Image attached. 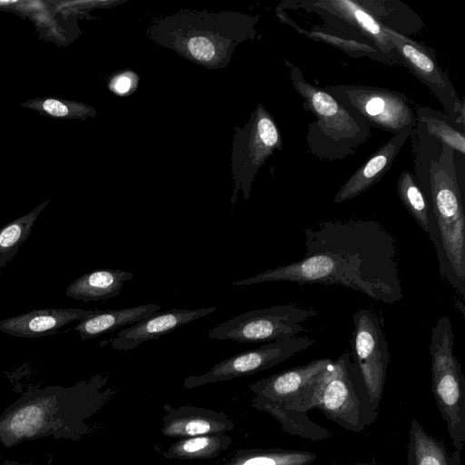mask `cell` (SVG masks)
<instances>
[{
  "label": "cell",
  "instance_id": "1",
  "mask_svg": "<svg viewBox=\"0 0 465 465\" xmlns=\"http://www.w3.org/2000/svg\"><path fill=\"white\" fill-rule=\"evenodd\" d=\"M304 255L294 262L238 280L233 286L266 282L341 285L390 305L403 298L396 240L380 222L327 220L304 230Z\"/></svg>",
  "mask_w": 465,
  "mask_h": 465
},
{
  "label": "cell",
  "instance_id": "2",
  "mask_svg": "<svg viewBox=\"0 0 465 465\" xmlns=\"http://www.w3.org/2000/svg\"><path fill=\"white\" fill-rule=\"evenodd\" d=\"M261 15L235 11L209 12L183 9L153 18L147 37L207 69L229 65L236 47L257 35Z\"/></svg>",
  "mask_w": 465,
  "mask_h": 465
},
{
  "label": "cell",
  "instance_id": "3",
  "mask_svg": "<svg viewBox=\"0 0 465 465\" xmlns=\"http://www.w3.org/2000/svg\"><path fill=\"white\" fill-rule=\"evenodd\" d=\"M428 203V232L436 252L439 272L461 299H465V213L454 165V151L443 145L431 162Z\"/></svg>",
  "mask_w": 465,
  "mask_h": 465
},
{
  "label": "cell",
  "instance_id": "4",
  "mask_svg": "<svg viewBox=\"0 0 465 465\" xmlns=\"http://www.w3.org/2000/svg\"><path fill=\"white\" fill-rule=\"evenodd\" d=\"M76 388L27 391L0 414V444L10 448L42 438L73 439L78 423Z\"/></svg>",
  "mask_w": 465,
  "mask_h": 465
},
{
  "label": "cell",
  "instance_id": "5",
  "mask_svg": "<svg viewBox=\"0 0 465 465\" xmlns=\"http://www.w3.org/2000/svg\"><path fill=\"white\" fill-rule=\"evenodd\" d=\"M302 106L315 121L308 125L305 135L311 153L321 160H344L371 136V127L351 114L323 88L309 83L300 67L283 60Z\"/></svg>",
  "mask_w": 465,
  "mask_h": 465
},
{
  "label": "cell",
  "instance_id": "6",
  "mask_svg": "<svg viewBox=\"0 0 465 465\" xmlns=\"http://www.w3.org/2000/svg\"><path fill=\"white\" fill-rule=\"evenodd\" d=\"M332 361L314 360L262 380L253 390L274 409L288 432L313 440L327 439L329 431L311 420L307 413L312 409L313 385Z\"/></svg>",
  "mask_w": 465,
  "mask_h": 465
},
{
  "label": "cell",
  "instance_id": "7",
  "mask_svg": "<svg viewBox=\"0 0 465 465\" xmlns=\"http://www.w3.org/2000/svg\"><path fill=\"white\" fill-rule=\"evenodd\" d=\"M312 406L354 432L364 430L378 418V408L371 401L349 352L333 361L318 378L313 385Z\"/></svg>",
  "mask_w": 465,
  "mask_h": 465
},
{
  "label": "cell",
  "instance_id": "8",
  "mask_svg": "<svg viewBox=\"0 0 465 465\" xmlns=\"http://www.w3.org/2000/svg\"><path fill=\"white\" fill-rule=\"evenodd\" d=\"M453 345L451 321L440 316L431 329L429 345L432 392L451 442L460 450L465 442V377Z\"/></svg>",
  "mask_w": 465,
  "mask_h": 465
},
{
  "label": "cell",
  "instance_id": "9",
  "mask_svg": "<svg viewBox=\"0 0 465 465\" xmlns=\"http://www.w3.org/2000/svg\"><path fill=\"white\" fill-rule=\"evenodd\" d=\"M282 149L280 130L271 113L261 103L252 111L243 127H235L231 155L232 208L240 190L244 200L250 198L252 183L259 169L275 151Z\"/></svg>",
  "mask_w": 465,
  "mask_h": 465
},
{
  "label": "cell",
  "instance_id": "10",
  "mask_svg": "<svg viewBox=\"0 0 465 465\" xmlns=\"http://www.w3.org/2000/svg\"><path fill=\"white\" fill-rule=\"evenodd\" d=\"M319 312L296 303L248 311L223 322L208 332L210 340L272 342L307 331L302 324Z\"/></svg>",
  "mask_w": 465,
  "mask_h": 465
},
{
  "label": "cell",
  "instance_id": "11",
  "mask_svg": "<svg viewBox=\"0 0 465 465\" xmlns=\"http://www.w3.org/2000/svg\"><path fill=\"white\" fill-rule=\"evenodd\" d=\"M323 89L371 128L394 135L407 126L416 124L414 112L402 93L361 84H334Z\"/></svg>",
  "mask_w": 465,
  "mask_h": 465
},
{
  "label": "cell",
  "instance_id": "12",
  "mask_svg": "<svg viewBox=\"0 0 465 465\" xmlns=\"http://www.w3.org/2000/svg\"><path fill=\"white\" fill-rule=\"evenodd\" d=\"M351 360L373 405L381 400L390 351L380 316L371 309L353 314Z\"/></svg>",
  "mask_w": 465,
  "mask_h": 465
},
{
  "label": "cell",
  "instance_id": "13",
  "mask_svg": "<svg viewBox=\"0 0 465 465\" xmlns=\"http://www.w3.org/2000/svg\"><path fill=\"white\" fill-rule=\"evenodd\" d=\"M385 34L394 46L401 66H405L435 95L447 114L465 124V105L447 74L439 65L434 51L410 36L384 25Z\"/></svg>",
  "mask_w": 465,
  "mask_h": 465
},
{
  "label": "cell",
  "instance_id": "14",
  "mask_svg": "<svg viewBox=\"0 0 465 465\" xmlns=\"http://www.w3.org/2000/svg\"><path fill=\"white\" fill-rule=\"evenodd\" d=\"M281 4L287 6L292 5V8L297 6L296 8L299 7L307 12H313L322 19V24L314 25L310 29H305L291 19L283 10L277 7L276 16L278 19L282 23L292 27L300 35H305L316 42H322L333 46L352 58L367 57L386 65H400L398 62L380 51L356 29L342 23L325 11L308 5L306 0L286 1Z\"/></svg>",
  "mask_w": 465,
  "mask_h": 465
},
{
  "label": "cell",
  "instance_id": "15",
  "mask_svg": "<svg viewBox=\"0 0 465 465\" xmlns=\"http://www.w3.org/2000/svg\"><path fill=\"white\" fill-rule=\"evenodd\" d=\"M314 340L302 335L267 342L215 364L207 373L185 380L187 387L224 381L269 369L312 346Z\"/></svg>",
  "mask_w": 465,
  "mask_h": 465
},
{
  "label": "cell",
  "instance_id": "16",
  "mask_svg": "<svg viewBox=\"0 0 465 465\" xmlns=\"http://www.w3.org/2000/svg\"><path fill=\"white\" fill-rule=\"evenodd\" d=\"M215 311V307H208L200 309L174 308L161 312H157L121 330L115 337L110 339V342L115 350L128 351L146 341L158 339L182 325L203 318Z\"/></svg>",
  "mask_w": 465,
  "mask_h": 465
},
{
  "label": "cell",
  "instance_id": "17",
  "mask_svg": "<svg viewBox=\"0 0 465 465\" xmlns=\"http://www.w3.org/2000/svg\"><path fill=\"white\" fill-rule=\"evenodd\" d=\"M414 126H407L381 145L340 187L333 198L335 203L353 199L378 183L391 169Z\"/></svg>",
  "mask_w": 465,
  "mask_h": 465
},
{
  "label": "cell",
  "instance_id": "18",
  "mask_svg": "<svg viewBox=\"0 0 465 465\" xmlns=\"http://www.w3.org/2000/svg\"><path fill=\"white\" fill-rule=\"evenodd\" d=\"M98 309L54 308L32 310L0 321V331L20 338H38L54 334L75 321L94 314Z\"/></svg>",
  "mask_w": 465,
  "mask_h": 465
},
{
  "label": "cell",
  "instance_id": "19",
  "mask_svg": "<svg viewBox=\"0 0 465 465\" xmlns=\"http://www.w3.org/2000/svg\"><path fill=\"white\" fill-rule=\"evenodd\" d=\"M306 2L356 29L380 51L398 62L401 66L399 55L382 25L357 0H306Z\"/></svg>",
  "mask_w": 465,
  "mask_h": 465
},
{
  "label": "cell",
  "instance_id": "20",
  "mask_svg": "<svg viewBox=\"0 0 465 465\" xmlns=\"http://www.w3.org/2000/svg\"><path fill=\"white\" fill-rule=\"evenodd\" d=\"M134 278L130 272L103 269L87 272L73 281L65 295L84 302H105L118 296L123 284Z\"/></svg>",
  "mask_w": 465,
  "mask_h": 465
},
{
  "label": "cell",
  "instance_id": "21",
  "mask_svg": "<svg viewBox=\"0 0 465 465\" xmlns=\"http://www.w3.org/2000/svg\"><path fill=\"white\" fill-rule=\"evenodd\" d=\"M161 307L154 303L143 304L118 310H100L79 322L74 328L82 341L94 339L125 325H133L159 312Z\"/></svg>",
  "mask_w": 465,
  "mask_h": 465
},
{
  "label": "cell",
  "instance_id": "22",
  "mask_svg": "<svg viewBox=\"0 0 465 465\" xmlns=\"http://www.w3.org/2000/svg\"><path fill=\"white\" fill-rule=\"evenodd\" d=\"M381 25L410 36L423 27L422 19L409 6L396 0H357Z\"/></svg>",
  "mask_w": 465,
  "mask_h": 465
},
{
  "label": "cell",
  "instance_id": "23",
  "mask_svg": "<svg viewBox=\"0 0 465 465\" xmlns=\"http://www.w3.org/2000/svg\"><path fill=\"white\" fill-rule=\"evenodd\" d=\"M414 115L417 121L425 124L427 133L442 145L465 153V124L458 123L446 113L426 106H417Z\"/></svg>",
  "mask_w": 465,
  "mask_h": 465
},
{
  "label": "cell",
  "instance_id": "24",
  "mask_svg": "<svg viewBox=\"0 0 465 465\" xmlns=\"http://www.w3.org/2000/svg\"><path fill=\"white\" fill-rule=\"evenodd\" d=\"M49 202L50 200L47 199L28 213L10 222L0 229V270L14 260L20 246L30 236L39 214Z\"/></svg>",
  "mask_w": 465,
  "mask_h": 465
},
{
  "label": "cell",
  "instance_id": "25",
  "mask_svg": "<svg viewBox=\"0 0 465 465\" xmlns=\"http://www.w3.org/2000/svg\"><path fill=\"white\" fill-rule=\"evenodd\" d=\"M398 196L415 220L417 224L428 232V203L414 175L410 171H402L397 180Z\"/></svg>",
  "mask_w": 465,
  "mask_h": 465
},
{
  "label": "cell",
  "instance_id": "26",
  "mask_svg": "<svg viewBox=\"0 0 465 465\" xmlns=\"http://www.w3.org/2000/svg\"><path fill=\"white\" fill-rule=\"evenodd\" d=\"M410 435L415 465H448L444 445L428 434L416 420L411 421Z\"/></svg>",
  "mask_w": 465,
  "mask_h": 465
},
{
  "label": "cell",
  "instance_id": "27",
  "mask_svg": "<svg viewBox=\"0 0 465 465\" xmlns=\"http://www.w3.org/2000/svg\"><path fill=\"white\" fill-rule=\"evenodd\" d=\"M22 105L59 119H86L96 114L94 108L83 103L54 98L32 99Z\"/></svg>",
  "mask_w": 465,
  "mask_h": 465
},
{
  "label": "cell",
  "instance_id": "28",
  "mask_svg": "<svg viewBox=\"0 0 465 465\" xmlns=\"http://www.w3.org/2000/svg\"><path fill=\"white\" fill-rule=\"evenodd\" d=\"M316 454L301 450H280L262 452L242 460L237 465H310Z\"/></svg>",
  "mask_w": 465,
  "mask_h": 465
},
{
  "label": "cell",
  "instance_id": "29",
  "mask_svg": "<svg viewBox=\"0 0 465 465\" xmlns=\"http://www.w3.org/2000/svg\"><path fill=\"white\" fill-rule=\"evenodd\" d=\"M214 445L213 439L207 437H197L189 439L182 442L178 447V452L181 455H200L213 449Z\"/></svg>",
  "mask_w": 465,
  "mask_h": 465
},
{
  "label": "cell",
  "instance_id": "30",
  "mask_svg": "<svg viewBox=\"0 0 465 465\" xmlns=\"http://www.w3.org/2000/svg\"><path fill=\"white\" fill-rule=\"evenodd\" d=\"M212 428L213 427L209 421L200 419H194L181 423L179 426L175 424L173 425L172 430H173V433L195 436L210 432L213 430Z\"/></svg>",
  "mask_w": 465,
  "mask_h": 465
},
{
  "label": "cell",
  "instance_id": "31",
  "mask_svg": "<svg viewBox=\"0 0 465 465\" xmlns=\"http://www.w3.org/2000/svg\"><path fill=\"white\" fill-rule=\"evenodd\" d=\"M136 76L132 72L115 75L110 82V89L117 94H126L135 88Z\"/></svg>",
  "mask_w": 465,
  "mask_h": 465
},
{
  "label": "cell",
  "instance_id": "32",
  "mask_svg": "<svg viewBox=\"0 0 465 465\" xmlns=\"http://www.w3.org/2000/svg\"><path fill=\"white\" fill-rule=\"evenodd\" d=\"M3 465H34V464H28V463H20L17 461H11V460H5Z\"/></svg>",
  "mask_w": 465,
  "mask_h": 465
},
{
  "label": "cell",
  "instance_id": "33",
  "mask_svg": "<svg viewBox=\"0 0 465 465\" xmlns=\"http://www.w3.org/2000/svg\"><path fill=\"white\" fill-rule=\"evenodd\" d=\"M17 3V1H0V5H12V4H15Z\"/></svg>",
  "mask_w": 465,
  "mask_h": 465
},
{
  "label": "cell",
  "instance_id": "34",
  "mask_svg": "<svg viewBox=\"0 0 465 465\" xmlns=\"http://www.w3.org/2000/svg\"><path fill=\"white\" fill-rule=\"evenodd\" d=\"M332 465H336V464H332ZM353 465H371V463H359V464H353Z\"/></svg>",
  "mask_w": 465,
  "mask_h": 465
}]
</instances>
